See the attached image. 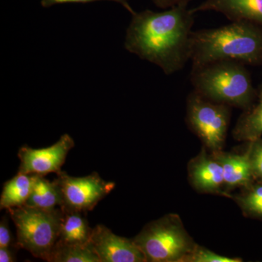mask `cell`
<instances>
[{"label":"cell","mask_w":262,"mask_h":262,"mask_svg":"<svg viewBox=\"0 0 262 262\" xmlns=\"http://www.w3.org/2000/svg\"><path fill=\"white\" fill-rule=\"evenodd\" d=\"M134 241L149 262L182 261L196 246L174 215L151 222Z\"/></svg>","instance_id":"5b68a950"},{"label":"cell","mask_w":262,"mask_h":262,"mask_svg":"<svg viewBox=\"0 0 262 262\" xmlns=\"http://www.w3.org/2000/svg\"><path fill=\"white\" fill-rule=\"evenodd\" d=\"M15 261V253L11 248H0V261L13 262Z\"/></svg>","instance_id":"cb8c5ba5"},{"label":"cell","mask_w":262,"mask_h":262,"mask_svg":"<svg viewBox=\"0 0 262 262\" xmlns=\"http://www.w3.org/2000/svg\"><path fill=\"white\" fill-rule=\"evenodd\" d=\"M49 262H101L91 243L86 245L56 244Z\"/></svg>","instance_id":"e0dca14e"},{"label":"cell","mask_w":262,"mask_h":262,"mask_svg":"<svg viewBox=\"0 0 262 262\" xmlns=\"http://www.w3.org/2000/svg\"><path fill=\"white\" fill-rule=\"evenodd\" d=\"M193 13L213 10L232 21L251 22L262 28V0H206Z\"/></svg>","instance_id":"30bf717a"},{"label":"cell","mask_w":262,"mask_h":262,"mask_svg":"<svg viewBox=\"0 0 262 262\" xmlns=\"http://www.w3.org/2000/svg\"><path fill=\"white\" fill-rule=\"evenodd\" d=\"M194 15L187 5L136 13L127 29L125 49L158 66L165 75L179 72L190 60Z\"/></svg>","instance_id":"6da1fadb"},{"label":"cell","mask_w":262,"mask_h":262,"mask_svg":"<svg viewBox=\"0 0 262 262\" xmlns=\"http://www.w3.org/2000/svg\"><path fill=\"white\" fill-rule=\"evenodd\" d=\"M90 243L101 262L146 261L134 239L117 235L104 225L93 228Z\"/></svg>","instance_id":"9c48e42d"},{"label":"cell","mask_w":262,"mask_h":262,"mask_svg":"<svg viewBox=\"0 0 262 262\" xmlns=\"http://www.w3.org/2000/svg\"><path fill=\"white\" fill-rule=\"evenodd\" d=\"M75 146V141L69 134H63L56 144L42 149H33L24 145L20 148L18 172L39 176L59 173L67 155Z\"/></svg>","instance_id":"ba28073f"},{"label":"cell","mask_w":262,"mask_h":262,"mask_svg":"<svg viewBox=\"0 0 262 262\" xmlns=\"http://www.w3.org/2000/svg\"><path fill=\"white\" fill-rule=\"evenodd\" d=\"M62 203L61 189L56 179L53 182H50L43 176L38 175L26 205L51 210L55 209L58 206L61 207Z\"/></svg>","instance_id":"2e32d148"},{"label":"cell","mask_w":262,"mask_h":262,"mask_svg":"<svg viewBox=\"0 0 262 262\" xmlns=\"http://www.w3.org/2000/svg\"><path fill=\"white\" fill-rule=\"evenodd\" d=\"M16 228L17 248L48 261L59 236L63 211L25 206L7 210Z\"/></svg>","instance_id":"277c9868"},{"label":"cell","mask_w":262,"mask_h":262,"mask_svg":"<svg viewBox=\"0 0 262 262\" xmlns=\"http://www.w3.org/2000/svg\"><path fill=\"white\" fill-rule=\"evenodd\" d=\"M101 1V0H42L41 5L44 8H49L55 5L65 4V3H89L93 2ZM108 1L116 2V3H120L125 8L128 10L132 15L135 14V11L131 8L127 0H108Z\"/></svg>","instance_id":"ffe728a7"},{"label":"cell","mask_w":262,"mask_h":262,"mask_svg":"<svg viewBox=\"0 0 262 262\" xmlns=\"http://www.w3.org/2000/svg\"><path fill=\"white\" fill-rule=\"evenodd\" d=\"M12 234L10 232L8 221L4 217L0 223V248H11Z\"/></svg>","instance_id":"44dd1931"},{"label":"cell","mask_w":262,"mask_h":262,"mask_svg":"<svg viewBox=\"0 0 262 262\" xmlns=\"http://www.w3.org/2000/svg\"><path fill=\"white\" fill-rule=\"evenodd\" d=\"M192 0H153L154 4L158 8L166 9L178 5H188Z\"/></svg>","instance_id":"603a6c76"},{"label":"cell","mask_w":262,"mask_h":262,"mask_svg":"<svg viewBox=\"0 0 262 262\" xmlns=\"http://www.w3.org/2000/svg\"><path fill=\"white\" fill-rule=\"evenodd\" d=\"M241 206L248 214L262 217V200L241 203Z\"/></svg>","instance_id":"7402d4cb"},{"label":"cell","mask_w":262,"mask_h":262,"mask_svg":"<svg viewBox=\"0 0 262 262\" xmlns=\"http://www.w3.org/2000/svg\"><path fill=\"white\" fill-rule=\"evenodd\" d=\"M62 194V210L82 213L92 211L103 198L115 189V183L106 182L94 172L83 177H74L64 171L57 174Z\"/></svg>","instance_id":"52a82bcc"},{"label":"cell","mask_w":262,"mask_h":262,"mask_svg":"<svg viewBox=\"0 0 262 262\" xmlns=\"http://www.w3.org/2000/svg\"><path fill=\"white\" fill-rule=\"evenodd\" d=\"M190 60L192 67L222 61L261 64L262 28L239 20L220 28L193 32Z\"/></svg>","instance_id":"7a4b0ae2"},{"label":"cell","mask_w":262,"mask_h":262,"mask_svg":"<svg viewBox=\"0 0 262 262\" xmlns=\"http://www.w3.org/2000/svg\"><path fill=\"white\" fill-rule=\"evenodd\" d=\"M227 105L207 99L195 91L187 101V120L207 147L219 152L225 143L229 121Z\"/></svg>","instance_id":"8992f818"},{"label":"cell","mask_w":262,"mask_h":262,"mask_svg":"<svg viewBox=\"0 0 262 262\" xmlns=\"http://www.w3.org/2000/svg\"><path fill=\"white\" fill-rule=\"evenodd\" d=\"M234 136L248 142L262 136V83L258 89L257 100L252 107L246 110L239 117L234 129Z\"/></svg>","instance_id":"9a60e30c"},{"label":"cell","mask_w":262,"mask_h":262,"mask_svg":"<svg viewBox=\"0 0 262 262\" xmlns=\"http://www.w3.org/2000/svg\"><path fill=\"white\" fill-rule=\"evenodd\" d=\"M248 143L253 177L262 182V138Z\"/></svg>","instance_id":"d6986e66"},{"label":"cell","mask_w":262,"mask_h":262,"mask_svg":"<svg viewBox=\"0 0 262 262\" xmlns=\"http://www.w3.org/2000/svg\"><path fill=\"white\" fill-rule=\"evenodd\" d=\"M190 80L194 91L214 102L246 111L257 100L258 89L253 86L249 71L241 62L216 61L192 67Z\"/></svg>","instance_id":"3957f363"},{"label":"cell","mask_w":262,"mask_h":262,"mask_svg":"<svg viewBox=\"0 0 262 262\" xmlns=\"http://www.w3.org/2000/svg\"><path fill=\"white\" fill-rule=\"evenodd\" d=\"M215 159L223 168L225 184L229 187H248L252 184L253 177L249 149L244 155L216 153Z\"/></svg>","instance_id":"8fae6325"},{"label":"cell","mask_w":262,"mask_h":262,"mask_svg":"<svg viewBox=\"0 0 262 262\" xmlns=\"http://www.w3.org/2000/svg\"><path fill=\"white\" fill-rule=\"evenodd\" d=\"M242 261L241 258H229L220 256L216 253L212 252L204 248L198 247V246L189 253L182 261L188 262H239Z\"/></svg>","instance_id":"ac0fdd59"},{"label":"cell","mask_w":262,"mask_h":262,"mask_svg":"<svg viewBox=\"0 0 262 262\" xmlns=\"http://www.w3.org/2000/svg\"><path fill=\"white\" fill-rule=\"evenodd\" d=\"M62 211H63V215H62L61 227H60L59 236L56 244H89L93 229L90 227L89 222L82 215V212L65 211V210H62Z\"/></svg>","instance_id":"4fadbf2b"},{"label":"cell","mask_w":262,"mask_h":262,"mask_svg":"<svg viewBox=\"0 0 262 262\" xmlns=\"http://www.w3.org/2000/svg\"><path fill=\"white\" fill-rule=\"evenodd\" d=\"M37 176L18 172L16 176L5 182L0 198L1 210L25 206Z\"/></svg>","instance_id":"5bb4252c"},{"label":"cell","mask_w":262,"mask_h":262,"mask_svg":"<svg viewBox=\"0 0 262 262\" xmlns=\"http://www.w3.org/2000/svg\"><path fill=\"white\" fill-rule=\"evenodd\" d=\"M191 179L198 189L206 192L219 191L223 184V168L216 159L203 154L193 163L190 170Z\"/></svg>","instance_id":"7c38bea8"}]
</instances>
